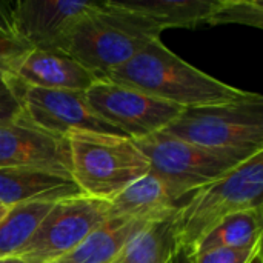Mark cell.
<instances>
[{
  "label": "cell",
  "instance_id": "cell-15",
  "mask_svg": "<svg viewBox=\"0 0 263 263\" xmlns=\"http://www.w3.org/2000/svg\"><path fill=\"white\" fill-rule=\"evenodd\" d=\"M148 225L151 223L125 217H108L71 253L54 263H112L128 242Z\"/></svg>",
  "mask_w": 263,
  "mask_h": 263
},
{
  "label": "cell",
  "instance_id": "cell-19",
  "mask_svg": "<svg viewBox=\"0 0 263 263\" xmlns=\"http://www.w3.org/2000/svg\"><path fill=\"white\" fill-rule=\"evenodd\" d=\"M51 202H29L11 206L0 220V259L15 257L51 210Z\"/></svg>",
  "mask_w": 263,
  "mask_h": 263
},
{
  "label": "cell",
  "instance_id": "cell-24",
  "mask_svg": "<svg viewBox=\"0 0 263 263\" xmlns=\"http://www.w3.org/2000/svg\"><path fill=\"white\" fill-rule=\"evenodd\" d=\"M0 263H25L23 260H20L18 257H5L0 259Z\"/></svg>",
  "mask_w": 263,
  "mask_h": 263
},
{
  "label": "cell",
  "instance_id": "cell-7",
  "mask_svg": "<svg viewBox=\"0 0 263 263\" xmlns=\"http://www.w3.org/2000/svg\"><path fill=\"white\" fill-rule=\"evenodd\" d=\"M106 219V200L85 194L59 200L52 203L15 257L25 263H54L71 253Z\"/></svg>",
  "mask_w": 263,
  "mask_h": 263
},
{
  "label": "cell",
  "instance_id": "cell-12",
  "mask_svg": "<svg viewBox=\"0 0 263 263\" xmlns=\"http://www.w3.org/2000/svg\"><path fill=\"white\" fill-rule=\"evenodd\" d=\"M9 76L39 88L85 92L99 79L77 60L57 49L26 48L0 59Z\"/></svg>",
  "mask_w": 263,
  "mask_h": 263
},
{
  "label": "cell",
  "instance_id": "cell-26",
  "mask_svg": "<svg viewBox=\"0 0 263 263\" xmlns=\"http://www.w3.org/2000/svg\"><path fill=\"white\" fill-rule=\"evenodd\" d=\"M250 263H263V259H262V251L260 253H257L253 259H251V262Z\"/></svg>",
  "mask_w": 263,
  "mask_h": 263
},
{
  "label": "cell",
  "instance_id": "cell-8",
  "mask_svg": "<svg viewBox=\"0 0 263 263\" xmlns=\"http://www.w3.org/2000/svg\"><path fill=\"white\" fill-rule=\"evenodd\" d=\"M85 99L100 120L133 140L163 131L182 111L176 105L111 80H97L85 91Z\"/></svg>",
  "mask_w": 263,
  "mask_h": 263
},
{
  "label": "cell",
  "instance_id": "cell-23",
  "mask_svg": "<svg viewBox=\"0 0 263 263\" xmlns=\"http://www.w3.org/2000/svg\"><path fill=\"white\" fill-rule=\"evenodd\" d=\"M165 263H196V256L190 248L177 247Z\"/></svg>",
  "mask_w": 263,
  "mask_h": 263
},
{
  "label": "cell",
  "instance_id": "cell-4",
  "mask_svg": "<svg viewBox=\"0 0 263 263\" xmlns=\"http://www.w3.org/2000/svg\"><path fill=\"white\" fill-rule=\"evenodd\" d=\"M66 140L71 177L88 197L109 202L151 171L148 159L129 137L74 129Z\"/></svg>",
  "mask_w": 263,
  "mask_h": 263
},
{
  "label": "cell",
  "instance_id": "cell-13",
  "mask_svg": "<svg viewBox=\"0 0 263 263\" xmlns=\"http://www.w3.org/2000/svg\"><path fill=\"white\" fill-rule=\"evenodd\" d=\"M71 174L35 168H0V202L15 206L29 202H51L82 196Z\"/></svg>",
  "mask_w": 263,
  "mask_h": 263
},
{
  "label": "cell",
  "instance_id": "cell-21",
  "mask_svg": "<svg viewBox=\"0 0 263 263\" xmlns=\"http://www.w3.org/2000/svg\"><path fill=\"white\" fill-rule=\"evenodd\" d=\"M260 251L262 243L251 248H219L194 256L196 263H250Z\"/></svg>",
  "mask_w": 263,
  "mask_h": 263
},
{
  "label": "cell",
  "instance_id": "cell-17",
  "mask_svg": "<svg viewBox=\"0 0 263 263\" xmlns=\"http://www.w3.org/2000/svg\"><path fill=\"white\" fill-rule=\"evenodd\" d=\"M131 9L146 15L162 29L196 28L208 23L214 0H157L125 2Z\"/></svg>",
  "mask_w": 263,
  "mask_h": 263
},
{
  "label": "cell",
  "instance_id": "cell-20",
  "mask_svg": "<svg viewBox=\"0 0 263 263\" xmlns=\"http://www.w3.org/2000/svg\"><path fill=\"white\" fill-rule=\"evenodd\" d=\"M247 25L263 28V3L259 0H214L208 25Z\"/></svg>",
  "mask_w": 263,
  "mask_h": 263
},
{
  "label": "cell",
  "instance_id": "cell-25",
  "mask_svg": "<svg viewBox=\"0 0 263 263\" xmlns=\"http://www.w3.org/2000/svg\"><path fill=\"white\" fill-rule=\"evenodd\" d=\"M8 211H9V206H6V205H3L2 202H0V220L8 214Z\"/></svg>",
  "mask_w": 263,
  "mask_h": 263
},
{
  "label": "cell",
  "instance_id": "cell-10",
  "mask_svg": "<svg viewBox=\"0 0 263 263\" xmlns=\"http://www.w3.org/2000/svg\"><path fill=\"white\" fill-rule=\"evenodd\" d=\"M0 168H35L71 174L66 136L48 133L23 116L0 125Z\"/></svg>",
  "mask_w": 263,
  "mask_h": 263
},
{
  "label": "cell",
  "instance_id": "cell-2",
  "mask_svg": "<svg viewBox=\"0 0 263 263\" xmlns=\"http://www.w3.org/2000/svg\"><path fill=\"white\" fill-rule=\"evenodd\" d=\"M105 80L134 88L182 109L231 103L251 94L194 68L165 46L160 39L149 42Z\"/></svg>",
  "mask_w": 263,
  "mask_h": 263
},
{
  "label": "cell",
  "instance_id": "cell-18",
  "mask_svg": "<svg viewBox=\"0 0 263 263\" xmlns=\"http://www.w3.org/2000/svg\"><path fill=\"white\" fill-rule=\"evenodd\" d=\"M174 217V216H173ZM173 217L137 233L112 263H165L177 248Z\"/></svg>",
  "mask_w": 263,
  "mask_h": 263
},
{
  "label": "cell",
  "instance_id": "cell-14",
  "mask_svg": "<svg viewBox=\"0 0 263 263\" xmlns=\"http://www.w3.org/2000/svg\"><path fill=\"white\" fill-rule=\"evenodd\" d=\"M176 210L177 203L151 173L134 180L108 202V217H125L143 223L170 219Z\"/></svg>",
  "mask_w": 263,
  "mask_h": 263
},
{
  "label": "cell",
  "instance_id": "cell-22",
  "mask_svg": "<svg viewBox=\"0 0 263 263\" xmlns=\"http://www.w3.org/2000/svg\"><path fill=\"white\" fill-rule=\"evenodd\" d=\"M22 116V105L11 88L8 74L0 68V125L14 122Z\"/></svg>",
  "mask_w": 263,
  "mask_h": 263
},
{
  "label": "cell",
  "instance_id": "cell-3",
  "mask_svg": "<svg viewBox=\"0 0 263 263\" xmlns=\"http://www.w3.org/2000/svg\"><path fill=\"white\" fill-rule=\"evenodd\" d=\"M263 210V151L191 193L173 217L176 243L193 250L227 217Z\"/></svg>",
  "mask_w": 263,
  "mask_h": 263
},
{
  "label": "cell",
  "instance_id": "cell-1",
  "mask_svg": "<svg viewBox=\"0 0 263 263\" xmlns=\"http://www.w3.org/2000/svg\"><path fill=\"white\" fill-rule=\"evenodd\" d=\"M162 31L125 2L105 0L77 20L54 49L68 54L99 80H105L149 42L160 39Z\"/></svg>",
  "mask_w": 263,
  "mask_h": 263
},
{
  "label": "cell",
  "instance_id": "cell-11",
  "mask_svg": "<svg viewBox=\"0 0 263 263\" xmlns=\"http://www.w3.org/2000/svg\"><path fill=\"white\" fill-rule=\"evenodd\" d=\"M99 6V2L18 0L14 5V32L22 49H54L68 29Z\"/></svg>",
  "mask_w": 263,
  "mask_h": 263
},
{
  "label": "cell",
  "instance_id": "cell-9",
  "mask_svg": "<svg viewBox=\"0 0 263 263\" xmlns=\"http://www.w3.org/2000/svg\"><path fill=\"white\" fill-rule=\"evenodd\" d=\"M8 79L22 105L23 117L48 133L66 136L69 131L77 129L123 136L92 112L82 91L31 86L9 74Z\"/></svg>",
  "mask_w": 263,
  "mask_h": 263
},
{
  "label": "cell",
  "instance_id": "cell-5",
  "mask_svg": "<svg viewBox=\"0 0 263 263\" xmlns=\"http://www.w3.org/2000/svg\"><path fill=\"white\" fill-rule=\"evenodd\" d=\"M188 143L251 157L263 151V97H248L208 106L185 108L163 129Z\"/></svg>",
  "mask_w": 263,
  "mask_h": 263
},
{
  "label": "cell",
  "instance_id": "cell-16",
  "mask_svg": "<svg viewBox=\"0 0 263 263\" xmlns=\"http://www.w3.org/2000/svg\"><path fill=\"white\" fill-rule=\"evenodd\" d=\"M262 210L236 213L213 228L191 251L202 254L219 248H251L262 243Z\"/></svg>",
  "mask_w": 263,
  "mask_h": 263
},
{
  "label": "cell",
  "instance_id": "cell-6",
  "mask_svg": "<svg viewBox=\"0 0 263 263\" xmlns=\"http://www.w3.org/2000/svg\"><path fill=\"white\" fill-rule=\"evenodd\" d=\"M134 142L148 159L149 173L163 183L176 203L247 160V157L237 154L188 143L166 131H159Z\"/></svg>",
  "mask_w": 263,
  "mask_h": 263
}]
</instances>
